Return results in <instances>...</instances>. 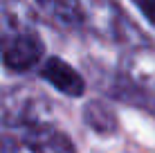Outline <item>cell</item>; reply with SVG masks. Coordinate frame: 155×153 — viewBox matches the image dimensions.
<instances>
[{"instance_id": "cell-3", "label": "cell", "mask_w": 155, "mask_h": 153, "mask_svg": "<svg viewBox=\"0 0 155 153\" xmlns=\"http://www.w3.org/2000/svg\"><path fill=\"white\" fill-rule=\"evenodd\" d=\"M41 75H43V79H47L58 92H65V95H70V97H81L85 92L83 77L74 70L70 63H65L63 59H58V56H50V59L43 63Z\"/></svg>"}, {"instance_id": "cell-6", "label": "cell", "mask_w": 155, "mask_h": 153, "mask_svg": "<svg viewBox=\"0 0 155 153\" xmlns=\"http://www.w3.org/2000/svg\"><path fill=\"white\" fill-rule=\"evenodd\" d=\"M133 2H135V7L146 16V20H151L155 25V0H133Z\"/></svg>"}, {"instance_id": "cell-5", "label": "cell", "mask_w": 155, "mask_h": 153, "mask_svg": "<svg viewBox=\"0 0 155 153\" xmlns=\"http://www.w3.org/2000/svg\"><path fill=\"white\" fill-rule=\"evenodd\" d=\"M85 122L92 126L94 131H99V133H110V131H115V115L110 108H106L101 101H92L88 104V108H85Z\"/></svg>"}, {"instance_id": "cell-1", "label": "cell", "mask_w": 155, "mask_h": 153, "mask_svg": "<svg viewBox=\"0 0 155 153\" xmlns=\"http://www.w3.org/2000/svg\"><path fill=\"white\" fill-rule=\"evenodd\" d=\"M45 47L36 32H12L0 38V59L12 72H25L43 59Z\"/></svg>"}, {"instance_id": "cell-2", "label": "cell", "mask_w": 155, "mask_h": 153, "mask_svg": "<svg viewBox=\"0 0 155 153\" xmlns=\"http://www.w3.org/2000/svg\"><path fill=\"white\" fill-rule=\"evenodd\" d=\"M23 142L31 153H77L72 140L50 124H31Z\"/></svg>"}, {"instance_id": "cell-4", "label": "cell", "mask_w": 155, "mask_h": 153, "mask_svg": "<svg viewBox=\"0 0 155 153\" xmlns=\"http://www.w3.org/2000/svg\"><path fill=\"white\" fill-rule=\"evenodd\" d=\"M38 7L45 12L47 18H52L56 25L74 27L83 20V9L79 0H36Z\"/></svg>"}]
</instances>
